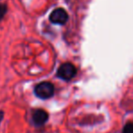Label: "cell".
<instances>
[{"label":"cell","mask_w":133,"mask_h":133,"mask_svg":"<svg viewBox=\"0 0 133 133\" xmlns=\"http://www.w3.org/2000/svg\"><path fill=\"white\" fill-rule=\"evenodd\" d=\"M54 93V87L51 82L44 81L37 84L35 88V94L42 100H47L53 97Z\"/></svg>","instance_id":"obj_1"},{"label":"cell","mask_w":133,"mask_h":133,"mask_svg":"<svg viewBox=\"0 0 133 133\" xmlns=\"http://www.w3.org/2000/svg\"><path fill=\"white\" fill-rule=\"evenodd\" d=\"M76 67L71 63H64L58 68L57 76L63 80H70L76 75Z\"/></svg>","instance_id":"obj_2"},{"label":"cell","mask_w":133,"mask_h":133,"mask_svg":"<svg viewBox=\"0 0 133 133\" xmlns=\"http://www.w3.org/2000/svg\"><path fill=\"white\" fill-rule=\"evenodd\" d=\"M49 19L56 25H63L68 20V14L63 8H56L50 14Z\"/></svg>","instance_id":"obj_3"},{"label":"cell","mask_w":133,"mask_h":133,"mask_svg":"<svg viewBox=\"0 0 133 133\" xmlns=\"http://www.w3.org/2000/svg\"><path fill=\"white\" fill-rule=\"evenodd\" d=\"M32 119L36 127L43 126L48 120V113L44 109H35L32 114Z\"/></svg>","instance_id":"obj_4"},{"label":"cell","mask_w":133,"mask_h":133,"mask_svg":"<svg viewBox=\"0 0 133 133\" xmlns=\"http://www.w3.org/2000/svg\"><path fill=\"white\" fill-rule=\"evenodd\" d=\"M122 133H133V122H129L124 126Z\"/></svg>","instance_id":"obj_5"},{"label":"cell","mask_w":133,"mask_h":133,"mask_svg":"<svg viewBox=\"0 0 133 133\" xmlns=\"http://www.w3.org/2000/svg\"><path fill=\"white\" fill-rule=\"evenodd\" d=\"M6 11H7V7L5 5H3L1 4L0 5V20L5 16V15L6 14Z\"/></svg>","instance_id":"obj_6"},{"label":"cell","mask_w":133,"mask_h":133,"mask_svg":"<svg viewBox=\"0 0 133 133\" xmlns=\"http://www.w3.org/2000/svg\"><path fill=\"white\" fill-rule=\"evenodd\" d=\"M3 118H4V112L3 111H0V122L2 121Z\"/></svg>","instance_id":"obj_7"}]
</instances>
